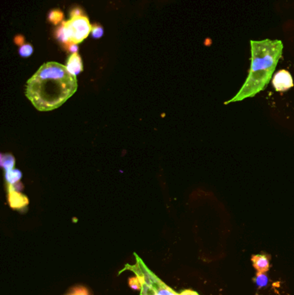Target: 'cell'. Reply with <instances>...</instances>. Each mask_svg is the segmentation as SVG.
Instances as JSON below:
<instances>
[{
    "mask_svg": "<svg viewBox=\"0 0 294 295\" xmlns=\"http://www.w3.org/2000/svg\"><path fill=\"white\" fill-rule=\"evenodd\" d=\"M78 88L76 76L67 67L57 62L42 65L28 80L26 96L41 111H49L62 107Z\"/></svg>",
    "mask_w": 294,
    "mask_h": 295,
    "instance_id": "1",
    "label": "cell"
},
{
    "mask_svg": "<svg viewBox=\"0 0 294 295\" xmlns=\"http://www.w3.org/2000/svg\"><path fill=\"white\" fill-rule=\"evenodd\" d=\"M251 65L248 75L235 97L225 105L252 98L267 87L282 55L283 44L279 40L250 41Z\"/></svg>",
    "mask_w": 294,
    "mask_h": 295,
    "instance_id": "2",
    "label": "cell"
},
{
    "mask_svg": "<svg viewBox=\"0 0 294 295\" xmlns=\"http://www.w3.org/2000/svg\"><path fill=\"white\" fill-rule=\"evenodd\" d=\"M91 31L89 19L82 14L71 16L67 22H62V26L56 31V37L63 44H78L86 39Z\"/></svg>",
    "mask_w": 294,
    "mask_h": 295,
    "instance_id": "3",
    "label": "cell"
},
{
    "mask_svg": "<svg viewBox=\"0 0 294 295\" xmlns=\"http://www.w3.org/2000/svg\"><path fill=\"white\" fill-rule=\"evenodd\" d=\"M135 256L137 260L136 264L134 265L126 264L125 267L120 273L124 270L133 272L134 274L143 282H145L156 295H180V294H177L176 292L173 291L171 287L167 286L161 279H159L154 274L153 272L149 270L142 262V260L138 256L137 254H135Z\"/></svg>",
    "mask_w": 294,
    "mask_h": 295,
    "instance_id": "4",
    "label": "cell"
},
{
    "mask_svg": "<svg viewBox=\"0 0 294 295\" xmlns=\"http://www.w3.org/2000/svg\"><path fill=\"white\" fill-rule=\"evenodd\" d=\"M273 86L277 92H285L294 87V79L287 70H279L273 78Z\"/></svg>",
    "mask_w": 294,
    "mask_h": 295,
    "instance_id": "5",
    "label": "cell"
},
{
    "mask_svg": "<svg viewBox=\"0 0 294 295\" xmlns=\"http://www.w3.org/2000/svg\"><path fill=\"white\" fill-rule=\"evenodd\" d=\"M8 201L11 207L13 209H21L25 207L29 204V200L26 197L21 194L13 187V186H9Z\"/></svg>",
    "mask_w": 294,
    "mask_h": 295,
    "instance_id": "6",
    "label": "cell"
},
{
    "mask_svg": "<svg viewBox=\"0 0 294 295\" xmlns=\"http://www.w3.org/2000/svg\"><path fill=\"white\" fill-rule=\"evenodd\" d=\"M253 266L257 273H267L270 266V256L266 254L255 255L251 257Z\"/></svg>",
    "mask_w": 294,
    "mask_h": 295,
    "instance_id": "7",
    "label": "cell"
},
{
    "mask_svg": "<svg viewBox=\"0 0 294 295\" xmlns=\"http://www.w3.org/2000/svg\"><path fill=\"white\" fill-rule=\"evenodd\" d=\"M66 67L67 70L75 76H77L83 71L82 61L78 53H74L68 57Z\"/></svg>",
    "mask_w": 294,
    "mask_h": 295,
    "instance_id": "8",
    "label": "cell"
},
{
    "mask_svg": "<svg viewBox=\"0 0 294 295\" xmlns=\"http://www.w3.org/2000/svg\"><path fill=\"white\" fill-rule=\"evenodd\" d=\"M21 178H22V173L20 170L12 169L5 171V180L10 185H14L16 183H18Z\"/></svg>",
    "mask_w": 294,
    "mask_h": 295,
    "instance_id": "9",
    "label": "cell"
},
{
    "mask_svg": "<svg viewBox=\"0 0 294 295\" xmlns=\"http://www.w3.org/2000/svg\"><path fill=\"white\" fill-rule=\"evenodd\" d=\"M1 166L5 171L14 169L15 158L11 154H2L1 155Z\"/></svg>",
    "mask_w": 294,
    "mask_h": 295,
    "instance_id": "10",
    "label": "cell"
},
{
    "mask_svg": "<svg viewBox=\"0 0 294 295\" xmlns=\"http://www.w3.org/2000/svg\"><path fill=\"white\" fill-rule=\"evenodd\" d=\"M254 281L257 285V287H266L268 284V277L266 275V273H257V275L254 279Z\"/></svg>",
    "mask_w": 294,
    "mask_h": 295,
    "instance_id": "11",
    "label": "cell"
},
{
    "mask_svg": "<svg viewBox=\"0 0 294 295\" xmlns=\"http://www.w3.org/2000/svg\"><path fill=\"white\" fill-rule=\"evenodd\" d=\"M63 14L62 12H60V11H53V12L49 13L48 15V19L50 22H52L54 24H57L60 22L62 21Z\"/></svg>",
    "mask_w": 294,
    "mask_h": 295,
    "instance_id": "12",
    "label": "cell"
},
{
    "mask_svg": "<svg viewBox=\"0 0 294 295\" xmlns=\"http://www.w3.org/2000/svg\"><path fill=\"white\" fill-rule=\"evenodd\" d=\"M92 36L94 39H99L104 36V29L99 24H94L92 26Z\"/></svg>",
    "mask_w": 294,
    "mask_h": 295,
    "instance_id": "13",
    "label": "cell"
},
{
    "mask_svg": "<svg viewBox=\"0 0 294 295\" xmlns=\"http://www.w3.org/2000/svg\"><path fill=\"white\" fill-rule=\"evenodd\" d=\"M32 53H33V47L31 44H24L20 47L19 55L22 57L24 58L30 57L32 55Z\"/></svg>",
    "mask_w": 294,
    "mask_h": 295,
    "instance_id": "14",
    "label": "cell"
},
{
    "mask_svg": "<svg viewBox=\"0 0 294 295\" xmlns=\"http://www.w3.org/2000/svg\"><path fill=\"white\" fill-rule=\"evenodd\" d=\"M129 286L134 290H141V280L138 278V276L131 277L129 279Z\"/></svg>",
    "mask_w": 294,
    "mask_h": 295,
    "instance_id": "15",
    "label": "cell"
},
{
    "mask_svg": "<svg viewBox=\"0 0 294 295\" xmlns=\"http://www.w3.org/2000/svg\"><path fill=\"white\" fill-rule=\"evenodd\" d=\"M68 295H89V292L86 287H77Z\"/></svg>",
    "mask_w": 294,
    "mask_h": 295,
    "instance_id": "16",
    "label": "cell"
},
{
    "mask_svg": "<svg viewBox=\"0 0 294 295\" xmlns=\"http://www.w3.org/2000/svg\"><path fill=\"white\" fill-rule=\"evenodd\" d=\"M141 280V279H140ZM141 289L140 290V294L141 295H156L155 293H154L153 290H151L150 289V287L145 283V282H143L142 280H141Z\"/></svg>",
    "mask_w": 294,
    "mask_h": 295,
    "instance_id": "17",
    "label": "cell"
},
{
    "mask_svg": "<svg viewBox=\"0 0 294 295\" xmlns=\"http://www.w3.org/2000/svg\"><path fill=\"white\" fill-rule=\"evenodd\" d=\"M180 295H200L197 292L192 291V290H190V289H186V290H184L183 292H181Z\"/></svg>",
    "mask_w": 294,
    "mask_h": 295,
    "instance_id": "18",
    "label": "cell"
}]
</instances>
